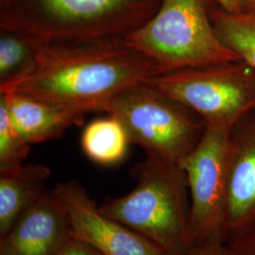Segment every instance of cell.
Returning <instances> with one entry per match:
<instances>
[{"label":"cell","mask_w":255,"mask_h":255,"mask_svg":"<svg viewBox=\"0 0 255 255\" xmlns=\"http://www.w3.org/2000/svg\"><path fill=\"white\" fill-rule=\"evenodd\" d=\"M160 73L154 61L124 38L44 40L29 70L0 85V94L27 96L86 115L104 112L119 94Z\"/></svg>","instance_id":"cell-1"},{"label":"cell","mask_w":255,"mask_h":255,"mask_svg":"<svg viewBox=\"0 0 255 255\" xmlns=\"http://www.w3.org/2000/svg\"><path fill=\"white\" fill-rule=\"evenodd\" d=\"M134 188L119 198H107L100 207L154 243L167 255H186L189 242L190 199L187 179L180 164L146 157L133 165Z\"/></svg>","instance_id":"cell-2"},{"label":"cell","mask_w":255,"mask_h":255,"mask_svg":"<svg viewBox=\"0 0 255 255\" xmlns=\"http://www.w3.org/2000/svg\"><path fill=\"white\" fill-rule=\"evenodd\" d=\"M124 39L154 61L162 73L237 57L211 26L202 0H162L154 15Z\"/></svg>","instance_id":"cell-3"},{"label":"cell","mask_w":255,"mask_h":255,"mask_svg":"<svg viewBox=\"0 0 255 255\" xmlns=\"http://www.w3.org/2000/svg\"><path fill=\"white\" fill-rule=\"evenodd\" d=\"M30 8L1 28L26 31L46 41L125 38L153 15L142 0H29Z\"/></svg>","instance_id":"cell-4"},{"label":"cell","mask_w":255,"mask_h":255,"mask_svg":"<svg viewBox=\"0 0 255 255\" xmlns=\"http://www.w3.org/2000/svg\"><path fill=\"white\" fill-rule=\"evenodd\" d=\"M175 101L145 83L134 85L110 102L105 113L125 128L129 142L146 157L180 164L199 144L200 127L174 106Z\"/></svg>","instance_id":"cell-5"},{"label":"cell","mask_w":255,"mask_h":255,"mask_svg":"<svg viewBox=\"0 0 255 255\" xmlns=\"http://www.w3.org/2000/svg\"><path fill=\"white\" fill-rule=\"evenodd\" d=\"M228 128L208 123L199 144L180 165L190 199L189 242L192 247L225 242V191Z\"/></svg>","instance_id":"cell-6"},{"label":"cell","mask_w":255,"mask_h":255,"mask_svg":"<svg viewBox=\"0 0 255 255\" xmlns=\"http://www.w3.org/2000/svg\"><path fill=\"white\" fill-rule=\"evenodd\" d=\"M52 190L67 214L73 237L102 255H167L132 229L102 214L87 190L76 181Z\"/></svg>","instance_id":"cell-7"},{"label":"cell","mask_w":255,"mask_h":255,"mask_svg":"<svg viewBox=\"0 0 255 255\" xmlns=\"http://www.w3.org/2000/svg\"><path fill=\"white\" fill-rule=\"evenodd\" d=\"M144 83L198 112L208 123L225 124L224 119L242 109L247 102L246 94L241 86L203 67L158 74Z\"/></svg>","instance_id":"cell-8"},{"label":"cell","mask_w":255,"mask_h":255,"mask_svg":"<svg viewBox=\"0 0 255 255\" xmlns=\"http://www.w3.org/2000/svg\"><path fill=\"white\" fill-rule=\"evenodd\" d=\"M72 237L67 214L51 189L0 237V255H54Z\"/></svg>","instance_id":"cell-9"},{"label":"cell","mask_w":255,"mask_h":255,"mask_svg":"<svg viewBox=\"0 0 255 255\" xmlns=\"http://www.w3.org/2000/svg\"><path fill=\"white\" fill-rule=\"evenodd\" d=\"M255 225V137L229 141L225 236L230 239Z\"/></svg>","instance_id":"cell-10"},{"label":"cell","mask_w":255,"mask_h":255,"mask_svg":"<svg viewBox=\"0 0 255 255\" xmlns=\"http://www.w3.org/2000/svg\"><path fill=\"white\" fill-rule=\"evenodd\" d=\"M15 131L27 144L57 139L68 128L81 126L84 114L52 102L19 94H0Z\"/></svg>","instance_id":"cell-11"},{"label":"cell","mask_w":255,"mask_h":255,"mask_svg":"<svg viewBox=\"0 0 255 255\" xmlns=\"http://www.w3.org/2000/svg\"><path fill=\"white\" fill-rule=\"evenodd\" d=\"M49 176L50 169L39 164H23L14 172L0 174V237L48 191Z\"/></svg>","instance_id":"cell-12"},{"label":"cell","mask_w":255,"mask_h":255,"mask_svg":"<svg viewBox=\"0 0 255 255\" xmlns=\"http://www.w3.org/2000/svg\"><path fill=\"white\" fill-rule=\"evenodd\" d=\"M128 144L130 142L125 128L110 116L87 124L81 137L83 152L94 163L101 165L120 163L127 155Z\"/></svg>","instance_id":"cell-13"},{"label":"cell","mask_w":255,"mask_h":255,"mask_svg":"<svg viewBox=\"0 0 255 255\" xmlns=\"http://www.w3.org/2000/svg\"><path fill=\"white\" fill-rule=\"evenodd\" d=\"M0 85L13 81L29 70L36 61L43 39L26 31L1 28Z\"/></svg>","instance_id":"cell-14"},{"label":"cell","mask_w":255,"mask_h":255,"mask_svg":"<svg viewBox=\"0 0 255 255\" xmlns=\"http://www.w3.org/2000/svg\"><path fill=\"white\" fill-rule=\"evenodd\" d=\"M220 40L255 68V18L224 14L215 28Z\"/></svg>","instance_id":"cell-15"},{"label":"cell","mask_w":255,"mask_h":255,"mask_svg":"<svg viewBox=\"0 0 255 255\" xmlns=\"http://www.w3.org/2000/svg\"><path fill=\"white\" fill-rule=\"evenodd\" d=\"M30 145L12 127L4 98L0 95V174L11 173L23 165Z\"/></svg>","instance_id":"cell-16"},{"label":"cell","mask_w":255,"mask_h":255,"mask_svg":"<svg viewBox=\"0 0 255 255\" xmlns=\"http://www.w3.org/2000/svg\"><path fill=\"white\" fill-rule=\"evenodd\" d=\"M227 244L232 255H255V225L230 239Z\"/></svg>","instance_id":"cell-17"},{"label":"cell","mask_w":255,"mask_h":255,"mask_svg":"<svg viewBox=\"0 0 255 255\" xmlns=\"http://www.w3.org/2000/svg\"><path fill=\"white\" fill-rule=\"evenodd\" d=\"M54 255H102L97 250L72 237Z\"/></svg>","instance_id":"cell-18"},{"label":"cell","mask_w":255,"mask_h":255,"mask_svg":"<svg viewBox=\"0 0 255 255\" xmlns=\"http://www.w3.org/2000/svg\"><path fill=\"white\" fill-rule=\"evenodd\" d=\"M186 255H232V254L227 243L213 242L192 247Z\"/></svg>","instance_id":"cell-19"},{"label":"cell","mask_w":255,"mask_h":255,"mask_svg":"<svg viewBox=\"0 0 255 255\" xmlns=\"http://www.w3.org/2000/svg\"><path fill=\"white\" fill-rule=\"evenodd\" d=\"M219 4L228 11L229 13L237 14L238 9V0H218Z\"/></svg>","instance_id":"cell-20"},{"label":"cell","mask_w":255,"mask_h":255,"mask_svg":"<svg viewBox=\"0 0 255 255\" xmlns=\"http://www.w3.org/2000/svg\"><path fill=\"white\" fill-rule=\"evenodd\" d=\"M247 3H249L252 6H255V0H245Z\"/></svg>","instance_id":"cell-21"}]
</instances>
